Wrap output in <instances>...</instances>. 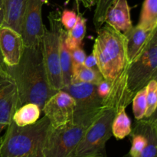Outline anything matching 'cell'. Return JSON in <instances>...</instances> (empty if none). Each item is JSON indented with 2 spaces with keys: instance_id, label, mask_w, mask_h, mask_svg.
I'll use <instances>...</instances> for the list:
<instances>
[{
  "instance_id": "1",
  "label": "cell",
  "mask_w": 157,
  "mask_h": 157,
  "mask_svg": "<svg viewBox=\"0 0 157 157\" xmlns=\"http://www.w3.org/2000/svg\"><path fill=\"white\" fill-rule=\"evenodd\" d=\"M98 36L93 47L98 68L103 78L111 85L110 94L103 103L104 107H127L132 103L127 88V77L130 62L127 57L125 35L106 24L97 30Z\"/></svg>"
},
{
  "instance_id": "2",
  "label": "cell",
  "mask_w": 157,
  "mask_h": 157,
  "mask_svg": "<svg viewBox=\"0 0 157 157\" xmlns=\"http://www.w3.org/2000/svg\"><path fill=\"white\" fill-rule=\"evenodd\" d=\"M7 72L16 85V110L28 103H34L42 111L46 101L57 92L49 84L41 43L35 47L25 46L18 64L7 67Z\"/></svg>"
},
{
  "instance_id": "3",
  "label": "cell",
  "mask_w": 157,
  "mask_h": 157,
  "mask_svg": "<svg viewBox=\"0 0 157 157\" xmlns=\"http://www.w3.org/2000/svg\"><path fill=\"white\" fill-rule=\"evenodd\" d=\"M49 127L46 116L25 127H18L12 120L2 136V156L43 157V144Z\"/></svg>"
},
{
  "instance_id": "4",
  "label": "cell",
  "mask_w": 157,
  "mask_h": 157,
  "mask_svg": "<svg viewBox=\"0 0 157 157\" xmlns=\"http://www.w3.org/2000/svg\"><path fill=\"white\" fill-rule=\"evenodd\" d=\"M49 29L44 26L41 41L43 60L51 87L56 91L63 88L60 67V47L63 28L61 22V12L53 11L48 16Z\"/></svg>"
},
{
  "instance_id": "5",
  "label": "cell",
  "mask_w": 157,
  "mask_h": 157,
  "mask_svg": "<svg viewBox=\"0 0 157 157\" xmlns=\"http://www.w3.org/2000/svg\"><path fill=\"white\" fill-rule=\"evenodd\" d=\"M92 123L72 119L56 128L50 125L43 144V157H73L78 144Z\"/></svg>"
},
{
  "instance_id": "6",
  "label": "cell",
  "mask_w": 157,
  "mask_h": 157,
  "mask_svg": "<svg viewBox=\"0 0 157 157\" xmlns=\"http://www.w3.org/2000/svg\"><path fill=\"white\" fill-rule=\"evenodd\" d=\"M117 110L105 107L87 129L73 157H107L106 144L112 136L111 127Z\"/></svg>"
},
{
  "instance_id": "7",
  "label": "cell",
  "mask_w": 157,
  "mask_h": 157,
  "mask_svg": "<svg viewBox=\"0 0 157 157\" xmlns=\"http://www.w3.org/2000/svg\"><path fill=\"white\" fill-rule=\"evenodd\" d=\"M157 78V31L153 34L143 52L130 63L127 71V88L133 100L135 94Z\"/></svg>"
},
{
  "instance_id": "8",
  "label": "cell",
  "mask_w": 157,
  "mask_h": 157,
  "mask_svg": "<svg viewBox=\"0 0 157 157\" xmlns=\"http://www.w3.org/2000/svg\"><path fill=\"white\" fill-rule=\"evenodd\" d=\"M74 98L75 108L73 120L94 122L105 107L97 90V84L70 83L61 89Z\"/></svg>"
},
{
  "instance_id": "9",
  "label": "cell",
  "mask_w": 157,
  "mask_h": 157,
  "mask_svg": "<svg viewBox=\"0 0 157 157\" xmlns=\"http://www.w3.org/2000/svg\"><path fill=\"white\" fill-rule=\"evenodd\" d=\"M129 136L131 147L124 157H156V113L150 117L136 121Z\"/></svg>"
},
{
  "instance_id": "10",
  "label": "cell",
  "mask_w": 157,
  "mask_h": 157,
  "mask_svg": "<svg viewBox=\"0 0 157 157\" xmlns=\"http://www.w3.org/2000/svg\"><path fill=\"white\" fill-rule=\"evenodd\" d=\"M46 0H26L21 35L25 47L40 44L44 33L42 6Z\"/></svg>"
},
{
  "instance_id": "11",
  "label": "cell",
  "mask_w": 157,
  "mask_h": 157,
  "mask_svg": "<svg viewBox=\"0 0 157 157\" xmlns=\"http://www.w3.org/2000/svg\"><path fill=\"white\" fill-rule=\"evenodd\" d=\"M75 108L74 98L67 92L61 90L46 101L42 111L50 121L51 127L56 128L71 121Z\"/></svg>"
},
{
  "instance_id": "12",
  "label": "cell",
  "mask_w": 157,
  "mask_h": 157,
  "mask_svg": "<svg viewBox=\"0 0 157 157\" xmlns=\"http://www.w3.org/2000/svg\"><path fill=\"white\" fill-rule=\"evenodd\" d=\"M18 93L9 75H0V133L7 127L16 110Z\"/></svg>"
},
{
  "instance_id": "13",
  "label": "cell",
  "mask_w": 157,
  "mask_h": 157,
  "mask_svg": "<svg viewBox=\"0 0 157 157\" xmlns=\"http://www.w3.org/2000/svg\"><path fill=\"white\" fill-rule=\"evenodd\" d=\"M24 48L21 34L11 28L0 26V50L7 67H13L18 64Z\"/></svg>"
},
{
  "instance_id": "14",
  "label": "cell",
  "mask_w": 157,
  "mask_h": 157,
  "mask_svg": "<svg viewBox=\"0 0 157 157\" xmlns=\"http://www.w3.org/2000/svg\"><path fill=\"white\" fill-rule=\"evenodd\" d=\"M104 23L123 34L128 32L133 24L127 0H114L106 12Z\"/></svg>"
},
{
  "instance_id": "15",
  "label": "cell",
  "mask_w": 157,
  "mask_h": 157,
  "mask_svg": "<svg viewBox=\"0 0 157 157\" xmlns=\"http://www.w3.org/2000/svg\"><path fill=\"white\" fill-rule=\"evenodd\" d=\"M157 29L145 30L136 25L133 26L124 35L127 38V50L129 62L132 63L138 58Z\"/></svg>"
},
{
  "instance_id": "16",
  "label": "cell",
  "mask_w": 157,
  "mask_h": 157,
  "mask_svg": "<svg viewBox=\"0 0 157 157\" xmlns=\"http://www.w3.org/2000/svg\"><path fill=\"white\" fill-rule=\"evenodd\" d=\"M3 21L1 26L11 28L21 34L26 0H2Z\"/></svg>"
},
{
  "instance_id": "17",
  "label": "cell",
  "mask_w": 157,
  "mask_h": 157,
  "mask_svg": "<svg viewBox=\"0 0 157 157\" xmlns=\"http://www.w3.org/2000/svg\"><path fill=\"white\" fill-rule=\"evenodd\" d=\"M87 19L79 12H78V19L76 24L71 30L66 31L64 42L70 51L81 47V44L87 32Z\"/></svg>"
},
{
  "instance_id": "18",
  "label": "cell",
  "mask_w": 157,
  "mask_h": 157,
  "mask_svg": "<svg viewBox=\"0 0 157 157\" xmlns=\"http://www.w3.org/2000/svg\"><path fill=\"white\" fill-rule=\"evenodd\" d=\"M41 110L37 104L28 103L17 109L12 116V121L18 127L35 124L40 118Z\"/></svg>"
},
{
  "instance_id": "19",
  "label": "cell",
  "mask_w": 157,
  "mask_h": 157,
  "mask_svg": "<svg viewBox=\"0 0 157 157\" xmlns=\"http://www.w3.org/2000/svg\"><path fill=\"white\" fill-rule=\"evenodd\" d=\"M137 25L145 30L157 29V0H144Z\"/></svg>"
},
{
  "instance_id": "20",
  "label": "cell",
  "mask_w": 157,
  "mask_h": 157,
  "mask_svg": "<svg viewBox=\"0 0 157 157\" xmlns=\"http://www.w3.org/2000/svg\"><path fill=\"white\" fill-rule=\"evenodd\" d=\"M131 130V121L126 113V108L121 107L117 110L112 123V136L120 140L129 136Z\"/></svg>"
},
{
  "instance_id": "21",
  "label": "cell",
  "mask_w": 157,
  "mask_h": 157,
  "mask_svg": "<svg viewBox=\"0 0 157 157\" xmlns=\"http://www.w3.org/2000/svg\"><path fill=\"white\" fill-rule=\"evenodd\" d=\"M65 33L66 30L64 29L61 35V47H60V67H61V78H62L64 87L70 84L72 76L71 55L70 50L67 48L64 42Z\"/></svg>"
},
{
  "instance_id": "22",
  "label": "cell",
  "mask_w": 157,
  "mask_h": 157,
  "mask_svg": "<svg viewBox=\"0 0 157 157\" xmlns=\"http://www.w3.org/2000/svg\"><path fill=\"white\" fill-rule=\"evenodd\" d=\"M104 79L98 69L89 68L82 65L72 69L71 83L83 82L98 84Z\"/></svg>"
},
{
  "instance_id": "23",
  "label": "cell",
  "mask_w": 157,
  "mask_h": 157,
  "mask_svg": "<svg viewBox=\"0 0 157 157\" xmlns=\"http://www.w3.org/2000/svg\"><path fill=\"white\" fill-rule=\"evenodd\" d=\"M133 112L136 121L145 117L147 111V89L146 87L135 94L133 100Z\"/></svg>"
},
{
  "instance_id": "24",
  "label": "cell",
  "mask_w": 157,
  "mask_h": 157,
  "mask_svg": "<svg viewBox=\"0 0 157 157\" xmlns=\"http://www.w3.org/2000/svg\"><path fill=\"white\" fill-rule=\"evenodd\" d=\"M147 89V111L145 117L148 118L156 113L157 81L153 79L146 86Z\"/></svg>"
},
{
  "instance_id": "25",
  "label": "cell",
  "mask_w": 157,
  "mask_h": 157,
  "mask_svg": "<svg viewBox=\"0 0 157 157\" xmlns=\"http://www.w3.org/2000/svg\"><path fill=\"white\" fill-rule=\"evenodd\" d=\"M113 1L114 0H98L97 2L93 18V22L96 31L104 25L106 12Z\"/></svg>"
},
{
  "instance_id": "26",
  "label": "cell",
  "mask_w": 157,
  "mask_h": 157,
  "mask_svg": "<svg viewBox=\"0 0 157 157\" xmlns=\"http://www.w3.org/2000/svg\"><path fill=\"white\" fill-rule=\"evenodd\" d=\"M78 19V14L73 10L64 9L61 13V22L66 31H69L75 26Z\"/></svg>"
},
{
  "instance_id": "27",
  "label": "cell",
  "mask_w": 157,
  "mask_h": 157,
  "mask_svg": "<svg viewBox=\"0 0 157 157\" xmlns=\"http://www.w3.org/2000/svg\"><path fill=\"white\" fill-rule=\"evenodd\" d=\"M70 52L71 55L72 69L82 65L84 64L86 57H87L85 52L83 50L82 48L78 47L77 48L70 51Z\"/></svg>"
},
{
  "instance_id": "28",
  "label": "cell",
  "mask_w": 157,
  "mask_h": 157,
  "mask_svg": "<svg viewBox=\"0 0 157 157\" xmlns=\"http://www.w3.org/2000/svg\"><path fill=\"white\" fill-rule=\"evenodd\" d=\"M110 89H111L110 84L108 81L104 79H103L101 82L97 84L98 94L100 96V98H101L103 99V103L105 101L106 98L108 97V95L110 94Z\"/></svg>"
},
{
  "instance_id": "29",
  "label": "cell",
  "mask_w": 157,
  "mask_h": 157,
  "mask_svg": "<svg viewBox=\"0 0 157 157\" xmlns=\"http://www.w3.org/2000/svg\"><path fill=\"white\" fill-rule=\"evenodd\" d=\"M83 65L85 66V67H89V68L98 69V64H97L96 58H95L94 55H93V53H92L90 55H89V56L86 57Z\"/></svg>"
},
{
  "instance_id": "30",
  "label": "cell",
  "mask_w": 157,
  "mask_h": 157,
  "mask_svg": "<svg viewBox=\"0 0 157 157\" xmlns=\"http://www.w3.org/2000/svg\"><path fill=\"white\" fill-rule=\"evenodd\" d=\"M75 1L78 5L79 3H81L84 7L87 8V9H90L97 4L98 0H75Z\"/></svg>"
},
{
  "instance_id": "31",
  "label": "cell",
  "mask_w": 157,
  "mask_h": 157,
  "mask_svg": "<svg viewBox=\"0 0 157 157\" xmlns=\"http://www.w3.org/2000/svg\"><path fill=\"white\" fill-rule=\"evenodd\" d=\"M0 75H8L7 66L3 61L2 55L1 50H0Z\"/></svg>"
},
{
  "instance_id": "32",
  "label": "cell",
  "mask_w": 157,
  "mask_h": 157,
  "mask_svg": "<svg viewBox=\"0 0 157 157\" xmlns=\"http://www.w3.org/2000/svg\"><path fill=\"white\" fill-rule=\"evenodd\" d=\"M3 15H4V12H3L2 0H0V25H2Z\"/></svg>"
},
{
  "instance_id": "33",
  "label": "cell",
  "mask_w": 157,
  "mask_h": 157,
  "mask_svg": "<svg viewBox=\"0 0 157 157\" xmlns=\"http://www.w3.org/2000/svg\"><path fill=\"white\" fill-rule=\"evenodd\" d=\"M1 143H2V136H0V148H1ZM0 157H2L1 154V150H0Z\"/></svg>"
},
{
  "instance_id": "34",
  "label": "cell",
  "mask_w": 157,
  "mask_h": 157,
  "mask_svg": "<svg viewBox=\"0 0 157 157\" xmlns=\"http://www.w3.org/2000/svg\"><path fill=\"white\" fill-rule=\"evenodd\" d=\"M23 157H27V156H23Z\"/></svg>"
},
{
  "instance_id": "35",
  "label": "cell",
  "mask_w": 157,
  "mask_h": 157,
  "mask_svg": "<svg viewBox=\"0 0 157 157\" xmlns=\"http://www.w3.org/2000/svg\"><path fill=\"white\" fill-rule=\"evenodd\" d=\"M0 26H1V25H0Z\"/></svg>"
}]
</instances>
